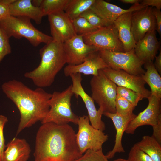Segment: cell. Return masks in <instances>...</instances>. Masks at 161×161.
<instances>
[{
  "instance_id": "cell-1",
  "label": "cell",
  "mask_w": 161,
  "mask_h": 161,
  "mask_svg": "<svg viewBox=\"0 0 161 161\" xmlns=\"http://www.w3.org/2000/svg\"><path fill=\"white\" fill-rule=\"evenodd\" d=\"M76 134L68 124H42L36 133L34 161H74L82 155Z\"/></svg>"
},
{
  "instance_id": "cell-2",
  "label": "cell",
  "mask_w": 161,
  "mask_h": 161,
  "mask_svg": "<svg viewBox=\"0 0 161 161\" xmlns=\"http://www.w3.org/2000/svg\"><path fill=\"white\" fill-rule=\"evenodd\" d=\"M3 92L16 105L20 114L16 136L46 117L49 109V101L52 94L43 88L32 89L21 81L13 79L1 86Z\"/></svg>"
},
{
  "instance_id": "cell-3",
  "label": "cell",
  "mask_w": 161,
  "mask_h": 161,
  "mask_svg": "<svg viewBox=\"0 0 161 161\" xmlns=\"http://www.w3.org/2000/svg\"><path fill=\"white\" fill-rule=\"evenodd\" d=\"M39 54V65L24 75L38 87L43 88L52 85L57 74L67 63V59L63 43L54 40L41 48Z\"/></svg>"
},
{
  "instance_id": "cell-4",
  "label": "cell",
  "mask_w": 161,
  "mask_h": 161,
  "mask_svg": "<svg viewBox=\"0 0 161 161\" xmlns=\"http://www.w3.org/2000/svg\"><path fill=\"white\" fill-rule=\"evenodd\" d=\"M30 20L26 17L9 15L0 20V28L9 38L12 37L18 39L25 38L35 47L41 43L47 44L53 40L52 36L36 28Z\"/></svg>"
},
{
  "instance_id": "cell-5",
  "label": "cell",
  "mask_w": 161,
  "mask_h": 161,
  "mask_svg": "<svg viewBox=\"0 0 161 161\" xmlns=\"http://www.w3.org/2000/svg\"><path fill=\"white\" fill-rule=\"evenodd\" d=\"M72 85L62 92L55 91L49 101V110L41 121L42 124L52 123L58 125L71 122L77 124L79 117L72 111L71 98L74 95Z\"/></svg>"
},
{
  "instance_id": "cell-6",
  "label": "cell",
  "mask_w": 161,
  "mask_h": 161,
  "mask_svg": "<svg viewBox=\"0 0 161 161\" xmlns=\"http://www.w3.org/2000/svg\"><path fill=\"white\" fill-rule=\"evenodd\" d=\"M91 97L104 112L116 113L117 85L109 79L102 69L93 76L90 81Z\"/></svg>"
},
{
  "instance_id": "cell-7",
  "label": "cell",
  "mask_w": 161,
  "mask_h": 161,
  "mask_svg": "<svg viewBox=\"0 0 161 161\" xmlns=\"http://www.w3.org/2000/svg\"><path fill=\"white\" fill-rule=\"evenodd\" d=\"M99 53L109 67L121 69L130 74L141 76L145 72L142 67L144 63L137 57L134 49L127 52L101 50Z\"/></svg>"
},
{
  "instance_id": "cell-8",
  "label": "cell",
  "mask_w": 161,
  "mask_h": 161,
  "mask_svg": "<svg viewBox=\"0 0 161 161\" xmlns=\"http://www.w3.org/2000/svg\"><path fill=\"white\" fill-rule=\"evenodd\" d=\"M77 125L78 130L76 134V140L82 154L88 149H102L103 145L107 140L108 136L103 131L95 129L90 124L88 116H79Z\"/></svg>"
},
{
  "instance_id": "cell-9",
  "label": "cell",
  "mask_w": 161,
  "mask_h": 161,
  "mask_svg": "<svg viewBox=\"0 0 161 161\" xmlns=\"http://www.w3.org/2000/svg\"><path fill=\"white\" fill-rule=\"evenodd\" d=\"M86 44L101 50L125 52L117 30L114 24L98 28L94 31L82 35Z\"/></svg>"
},
{
  "instance_id": "cell-10",
  "label": "cell",
  "mask_w": 161,
  "mask_h": 161,
  "mask_svg": "<svg viewBox=\"0 0 161 161\" xmlns=\"http://www.w3.org/2000/svg\"><path fill=\"white\" fill-rule=\"evenodd\" d=\"M69 76L72 81V91L76 97H80L84 103L91 125L95 129L103 131L106 129L105 124L101 119L103 110L100 107L97 110L94 101L85 91L81 84L82 78L81 74L73 73Z\"/></svg>"
},
{
  "instance_id": "cell-11",
  "label": "cell",
  "mask_w": 161,
  "mask_h": 161,
  "mask_svg": "<svg viewBox=\"0 0 161 161\" xmlns=\"http://www.w3.org/2000/svg\"><path fill=\"white\" fill-rule=\"evenodd\" d=\"M105 75L118 86L130 89L148 98L151 95V91L145 87L146 83L141 76L130 74L121 69L107 67L102 69Z\"/></svg>"
},
{
  "instance_id": "cell-12",
  "label": "cell",
  "mask_w": 161,
  "mask_h": 161,
  "mask_svg": "<svg viewBox=\"0 0 161 161\" xmlns=\"http://www.w3.org/2000/svg\"><path fill=\"white\" fill-rule=\"evenodd\" d=\"M147 99V106L129 123L125 131L126 134H133L137 128L143 126H153L161 118V99L152 95Z\"/></svg>"
},
{
  "instance_id": "cell-13",
  "label": "cell",
  "mask_w": 161,
  "mask_h": 161,
  "mask_svg": "<svg viewBox=\"0 0 161 161\" xmlns=\"http://www.w3.org/2000/svg\"><path fill=\"white\" fill-rule=\"evenodd\" d=\"M131 30L135 41L141 39L147 32L156 30V23L151 6L145 7L132 12Z\"/></svg>"
},
{
  "instance_id": "cell-14",
  "label": "cell",
  "mask_w": 161,
  "mask_h": 161,
  "mask_svg": "<svg viewBox=\"0 0 161 161\" xmlns=\"http://www.w3.org/2000/svg\"><path fill=\"white\" fill-rule=\"evenodd\" d=\"M68 65L80 64L90 53L101 50L95 46L88 45L84 42L82 36L76 35L63 43Z\"/></svg>"
},
{
  "instance_id": "cell-15",
  "label": "cell",
  "mask_w": 161,
  "mask_h": 161,
  "mask_svg": "<svg viewBox=\"0 0 161 161\" xmlns=\"http://www.w3.org/2000/svg\"><path fill=\"white\" fill-rule=\"evenodd\" d=\"M48 16L53 40L63 43L77 35L72 21L64 11L53 13Z\"/></svg>"
},
{
  "instance_id": "cell-16",
  "label": "cell",
  "mask_w": 161,
  "mask_h": 161,
  "mask_svg": "<svg viewBox=\"0 0 161 161\" xmlns=\"http://www.w3.org/2000/svg\"><path fill=\"white\" fill-rule=\"evenodd\" d=\"M145 7L138 3L125 9L103 0H95L90 8L103 20L106 26H108L113 24L117 18L123 14L133 12Z\"/></svg>"
},
{
  "instance_id": "cell-17",
  "label": "cell",
  "mask_w": 161,
  "mask_h": 161,
  "mask_svg": "<svg viewBox=\"0 0 161 161\" xmlns=\"http://www.w3.org/2000/svg\"><path fill=\"white\" fill-rule=\"evenodd\" d=\"M109 67L100 56L98 51L89 54L82 63L75 65H68L64 68V73L66 76L76 73L96 76L99 70Z\"/></svg>"
},
{
  "instance_id": "cell-18",
  "label": "cell",
  "mask_w": 161,
  "mask_h": 161,
  "mask_svg": "<svg viewBox=\"0 0 161 161\" xmlns=\"http://www.w3.org/2000/svg\"><path fill=\"white\" fill-rule=\"evenodd\" d=\"M103 114L110 118L112 121L116 130L115 144L112 150L106 155L107 158H113L117 153H124L125 150L122 144V139L124 132L130 122L136 116L133 113L127 115L123 116L117 113L103 112Z\"/></svg>"
},
{
  "instance_id": "cell-19",
  "label": "cell",
  "mask_w": 161,
  "mask_h": 161,
  "mask_svg": "<svg viewBox=\"0 0 161 161\" xmlns=\"http://www.w3.org/2000/svg\"><path fill=\"white\" fill-rule=\"evenodd\" d=\"M159 45L156 30L149 32L137 42L134 49L135 54L144 63L152 61L156 56Z\"/></svg>"
},
{
  "instance_id": "cell-20",
  "label": "cell",
  "mask_w": 161,
  "mask_h": 161,
  "mask_svg": "<svg viewBox=\"0 0 161 161\" xmlns=\"http://www.w3.org/2000/svg\"><path fill=\"white\" fill-rule=\"evenodd\" d=\"M2 161H27L31 151L26 140L15 137L6 146Z\"/></svg>"
},
{
  "instance_id": "cell-21",
  "label": "cell",
  "mask_w": 161,
  "mask_h": 161,
  "mask_svg": "<svg viewBox=\"0 0 161 161\" xmlns=\"http://www.w3.org/2000/svg\"><path fill=\"white\" fill-rule=\"evenodd\" d=\"M10 15L24 16L33 20L38 24L44 16L40 7L34 6L31 0H14L10 5Z\"/></svg>"
},
{
  "instance_id": "cell-22",
  "label": "cell",
  "mask_w": 161,
  "mask_h": 161,
  "mask_svg": "<svg viewBox=\"0 0 161 161\" xmlns=\"http://www.w3.org/2000/svg\"><path fill=\"white\" fill-rule=\"evenodd\" d=\"M132 12H128L123 14L113 24L117 30L119 38L123 44L125 52L134 49L137 43L131 30Z\"/></svg>"
},
{
  "instance_id": "cell-23",
  "label": "cell",
  "mask_w": 161,
  "mask_h": 161,
  "mask_svg": "<svg viewBox=\"0 0 161 161\" xmlns=\"http://www.w3.org/2000/svg\"><path fill=\"white\" fill-rule=\"evenodd\" d=\"M144 64V68L146 71L141 76L149 86L151 95L161 99V76L155 69L152 61L146 62Z\"/></svg>"
},
{
  "instance_id": "cell-24",
  "label": "cell",
  "mask_w": 161,
  "mask_h": 161,
  "mask_svg": "<svg viewBox=\"0 0 161 161\" xmlns=\"http://www.w3.org/2000/svg\"><path fill=\"white\" fill-rule=\"evenodd\" d=\"M134 144L153 161H161V144L152 136H143L141 141Z\"/></svg>"
},
{
  "instance_id": "cell-25",
  "label": "cell",
  "mask_w": 161,
  "mask_h": 161,
  "mask_svg": "<svg viewBox=\"0 0 161 161\" xmlns=\"http://www.w3.org/2000/svg\"><path fill=\"white\" fill-rule=\"evenodd\" d=\"M95 0H69L64 10L72 21L90 8Z\"/></svg>"
},
{
  "instance_id": "cell-26",
  "label": "cell",
  "mask_w": 161,
  "mask_h": 161,
  "mask_svg": "<svg viewBox=\"0 0 161 161\" xmlns=\"http://www.w3.org/2000/svg\"><path fill=\"white\" fill-rule=\"evenodd\" d=\"M69 0H42L40 7L44 16L64 11Z\"/></svg>"
},
{
  "instance_id": "cell-27",
  "label": "cell",
  "mask_w": 161,
  "mask_h": 161,
  "mask_svg": "<svg viewBox=\"0 0 161 161\" xmlns=\"http://www.w3.org/2000/svg\"><path fill=\"white\" fill-rule=\"evenodd\" d=\"M75 31L78 35H83L94 31L98 28L92 26L84 18L79 16L72 21Z\"/></svg>"
},
{
  "instance_id": "cell-28",
  "label": "cell",
  "mask_w": 161,
  "mask_h": 161,
  "mask_svg": "<svg viewBox=\"0 0 161 161\" xmlns=\"http://www.w3.org/2000/svg\"><path fill=\"white\" fill-rule=\"evenodd\" d=\"M117 94L123 97L135 107L144 97L140 94L126 88L117 86Z\"/></svg>"
},
{
  "instance_id": "cell-29",
  "label": "cell",
  "mask_w": 161,
  "mask_h": 161,
  "mask_svg": "<svg viewBox=\"0 0 161 161\" xmlns=\"http://www.w3.org/2000/svg\"><path fill=\"white\" fill-rule=\"evenodd\" d=\"M135 106L120 96L117 95L115 101L116 113L123 116L132 114Z\"/></svg>"
},
{
  "instance_id": "cell-30",
  "label": "cell",
  "mask_w": 161,
  "mask_h": 161,
  "mask_svg": "<svg viewBox=\"0 0 161 161\" xmlns=\"http://www.w3.org/2000/svg\"><path fill=\"white\" fill-rule=\"evenodd\" d=\"M83 155L74 161H108L102 149L98 150H87Z\"/></svg>"
},
{
  "instance_id": "cell-31",
  "label": "cell",
  "mask_w": 161,
  "mask_h": 161,
  "mask_svg": "<svg viewBox=\"0 0 161 161\" xmlns=\"http://www.w3.org/2000/svg\"><path fill=\"white\" fill-rule=\"evenodd\" d=\"M80 16L85 18L92 26L97 28L107 26L103 20L90 8L84 12Z\"/></svg>"
},
{
  "instance_id": "cell-32",
  "label": "cell",
  "mask_w": 161,
  "mask_h": 161,
  "mask_svg": "<svg viewBox=\"0 0 161 161\" xmlns=\"http://www.w3.org/2000/svg\"><path fill=\"white\" fill-rule=\"evenodd\" d=\"M9 38L0 28V64L4 57L11 52Z\"/></svg>"
},
{
  "instance_id": "cell-33",
  "label": "cell",
  "mask_w": 161,
  "mask_h": 161,
  "mask_svg": "<svg viewBox=\"0 0 161 161\" xmlns=\"http://www.w3.org/2000/svg\"><path fill=\"white\" fill-rule=\"evenodd\" d=\"M127 160L128 161H153L148 155L135 144L131 148Z\"/></svg>"
},
{
  "instance_id": "cell-34",
  "label": "cell",
  "mask_w": 161,
  "mask_h": 161,
  "mask_svg": "<svg viewBox=\"0 0 161 161\" xmlns=\"http://www.w3.org/2000/svg\"><path fill=\"white\" fill-rule=\"evenodd\" d=\"M7 117L0 114V161H2L3 154L6 147L4 135V129L6 124L8 122Z\"/></svg>"
},
{
  "instance_id": "cell-35",
  "label": "cell",
  "mask_w": 161,
  "mask_h": 161,
  "mask_svg": "<svg viewBox=\"0 0 161 161\" xmlns=\"http://www.w3.org/2000/svg\"><path fill=\"white\" fill-rule=\"evenodd\" d=\"M14 1L0 0V20L10 15V5Z\"/></svg>"
},
{
  "instance_id": "cell-36",
  "label": "cell",
  "mask_w": 161,
  "mask_h": 161,
  "mask_svg": "<svg viewBox=\"0 0 161 161\" xmlns=\"http://www.w3.org/2000/svg\"><path fill=\"white\" fill-rule=\"evenodd\" d=\"M152 127L153 132L151 136L161 144V118L159 119L157 123Z\"/></svg>"
},
{
  "instance_id": "cell-37",
  "label": "cell",
  "mask_w": 161,
  "mask_h": 161,
  "mask_svg": "<svg viewBox=\"0 0 161 161\" xmlns=\"http://www.w3.org/2000/svg\"><path fill=\"white\" fill-rule=\"evenodd\" d=\"M153 12L156 23V30L160 37L161 36V12L160 10L155 8H153Z\"/></svg>"
},
{
  "instance_id": "cell-38",
  "label": "cell",
  "mask_w": 161,
  "mask_h": 161,
  "mask_svg": "<svg viewBox=\"0 0 161 161\" xmlns=\"http://www.w3.org/2000/svg\"><path fill=\"white\" fill-rule=\"evenodd\" d=\"M140 3L143 6L154 7L160 10L161 8V0H141Z\"/></svg>"
},
{
  "instance_id": "cell-39",
  "label": "cell",
  "mask_w": 161,
  "mask_h": 161,
  "mask_svg": "<svg viewBox=\"0 0 161 161\" xmlns=\"http://www.w3.org/2000/svg\"><path fill=\"white\" fill-rule=\"evenodd\" d=\"M155 58V61L154 63V67L159 73L161 75V50L159 52V55L156 56Z\"/></svg>"
},
{
  "instance_id": "cell-40",
  "label": "cell",
  "mask_w": 161,
  "mask_h": 161,
  "mask_svg": "<svg viewBox=\"0 0 161 161\" xmlns=\"http://www.w3.org/2000/svg\"><path fill=\"white\" fill-rule=\"evenodd\" d=\"M121 2L126 4H133L140 3L141 0H120Z\"/></svg>"
},
{
  "instance_id": "cell-41",
  "label": "cell",
  "mask_w": 161,
  "mask_h": 161,
  "mask_svg": "<svg viewBox=\"0 0 161 161\" xmlns=\"http://www.w3.org/2000/svg\"><path fill=\"white\" fill-rule=\"evenodd\" d=\"M42 0H32V4L35 6L40 7Z\"/></svg>"
},
{
  "instance_id": "cell-42",
  "label": "cell",
  "mask_w": 161,
  "mask_h": 161,
  "mask_svg": "<svg viewBox=\"0 0 161 161\" xmlns=\"http://www.w3.org/2000/svg\"><path fill=\"white\" fill-rule=\"evenodd\" d=\"M114 161H128L126 159L123 158H118L114 160Z\"/></svg>"
},
{
  "instance_id": "cell-43",
  "label": "cell",
  "mask_w": 161,
  "mask_h": 161,
  "mask_svg": "<svg viewBox=\"0 0 161 161\" xmlns=\"http://www.w3.org/2000/svg\"><path fill=\"white\" fill-rule=\"evenodd\" d=\"M108 161H109V160H108Z\"/></svg>"
}]
</instances>
